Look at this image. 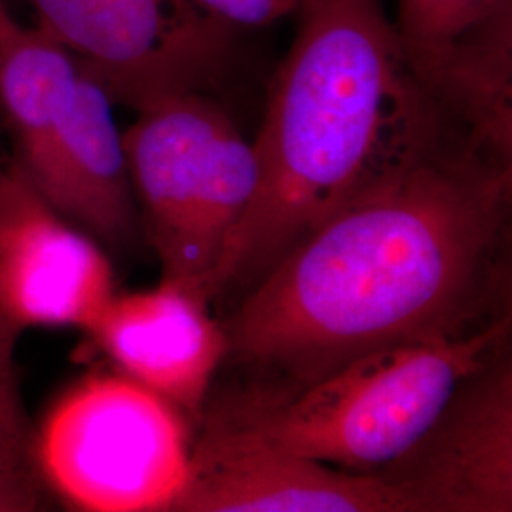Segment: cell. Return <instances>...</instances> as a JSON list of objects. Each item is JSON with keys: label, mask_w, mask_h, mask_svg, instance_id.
<instances>
[{"label": "cell", "mask_w": 512, "mask_h": 512, "mask_svg": "<svg viewBox=\"0 0 512 512\" xmlns=\"http://www.w3.org/2000/svg\"><path fill=\"white\" fill-rule=\"evenodd\" d=\"M511 217L512 164L467 135L410 154L239 296L220 323L230 391L287 393L376 349L511 319Z\"/></svg>", "instance_id": "cell-1"}, {"label": "cell", "mask_w": 512, "mask_h": 512, "mask_svg": "<svg viewBox=\"0 0 512 512\" xmlns=\"http://www.w3.org/2000/svg\"><path fill=\"white\" fill-rule=\"evenodd\" d=\"M38 29L135 110L203 92L228 67L234 29L194 0H27Z\"/></svg>", "instance_id": "cell-6"}, {"label": "cell", "mask_w": 512, "mask_h": 512, "mask_svg": "<svg viewBox=\"0 0 512 512\" xmlns=\"http://www.w3.org/2000/svg\"><path fill=\"white\" fill-rule=\"evenodd\" d=\"M209 16L232 29L266 27L293 12L302 0H194Z\"/></svg>", "instance_id": "cell-13"}, {"label": "cell", "mask_w": 512, "mask_h": 512, "mask_svg": "<svg viewBox=\"0 0 512 512\" xmlns=\"http://www.w3.org/2000/svg\"><path fill=\"white\" fill-rule=\"evenodd\" d=\"M122 141L165 281L211 302L220 260L255 198L253 141L203 92L148 103Z\"/></svg>", "instance_id": "cell-4"}, {"label": "cell", "mask_w": 512, "mask_h": 512, "mask_svg": "<svg viewBox=\"0 0 512 512\" xmlns=\"http://www.w3.org/2000/svg\"><path fill=\"white\" fill-rule=\"evenodd\" d=\"M209 300L179 283L112 296L90 334L133 380L196 418L226 359V334Z\"/></svg>", "instance_id": "cell-11"}, {"label": "cell", "mask_w": 512, "mask_h": 512, "mask_svg": "<svg viewBox=\"0 0 512 512\" xmlns=\"http://www.w3.org/2000/svg\"><path fill=\"white\" fill-rule=\"evenodd\" d=\"M511 344V319L465 338L412 342L351 359L287 393L207 399L200 437L376 473L404 454L463 378Z\"/></svg>", "instance_id": "cell-3"}, {"label": "cell", "mask_w": 512, "mask_h": 512, "mask_svg": "<svg viewBox=\"0 0 512 512\" xmlns=\"http://www.w3.org/2000/svg\"><path fill=\"white\" fill-rule=\"evenodd\" d=\"M21 332L19 325L0 313V465L12 469H29L33 452L16 365Z\"/></svg>", "instance_id": "cell-12"}, {"label": "cell", "mask_w": 512, "mask_h": 512, "mask_svg": "<svg viewBox=\"0 0 512 512\" xmlns=\"http://www.w3.org/2000/svg\"><path fill=\"white\" fill-rule=\"evenodd\" d=\"M42 495L29 469L0 465V512L37 511Z\"/></svg>", "instance_id": "cell-14"}, {"label": "cell", "mask_w": 512, "mask_h": 512, "mask_svg": "<svg viewBox=\"0 0 512 512\" xmlns=\"http://www.w3.org/2000/svg\"><path fill=\"white\" fill-rule=\"evenodd\" d=\"M186 418L128 374L88 376L50 410L38 459L48 482L82 511H173L192 475Z\"/></svg>", "instance_id": "cell-5"}, {"label": "cell", "mask_w": 512, "mask_h": 512, "mask_svg": "<svg viewBox=\"0 0 512 512\" xmlns=\"http://www.w3.org/2000/svg\"><path fill=\"white\" fill-rule=\"evenodd\" d=\"M393 25L444 116L512 162V0H397Z\"/></svg>", "instance_id": "cell-7"}, {"label": "cell", "mask_w": 512, "mask_h": 512, "mask_svg": "<svg viewBox=\"0 0 512 512\" xmlns=\"http://www.w3.org/2000/svg\"><path fill=\"white\" fill-rule=\"evenodd\" d=\"M298 12L253 141L255 198L211 300L247 293L387 171L461 131L421 88L382 0H302Z\"/></svg>", "instance_id": "cell-2"}, {"label": "cell", "mask_w": 512, "mask_h": 512, "mask_svg": "<svg viewBox=\"0 0 512 512\" xmlns=\"http://www.w3.org/2000/svg\"><path fill=\"white\" fill-rule=\"evenodd\" d=\"M114 296L112 268L29 183L0 164V313L21 329L92 330Z\"/></svg>", "instance_id": "cell-9"}, {"label": "cell", "mask_w": 512, "mask_h": 512, "mask_svg": "<svg viewBox=\"0 0 512 512\" xmlns=\"http://www.w3.org/2000/svg\"><path fill=\"white\" fill-rule=\"evenodd\" d=\"M372 475L412 512L512 511L511 344L463 378L420 439Z\"/></svg>", "instance_id": "cell-8"}, {"label": "cell", "mask_w": 512, "mask_h": 512, "mask_svg": "<svg viewBox=\"0 0 512 512\" xmlns=\"http://www.w3.org/2000/svg\"><path fill=\"white\" fill-rule=\"evenodd\" d=\"M173 512H412L370 473L258 446L198 437L192 475Z\"/></svg>", "instance_id": "cell-10"}]
</instances>
